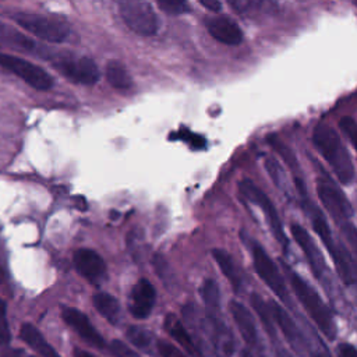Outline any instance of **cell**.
Listing matches in <instances>:
<instances>
[{"mask_svg":"<svg viewBox=\"0 0 357 357\" xmlns=\"http://www.w3.org/2000/svg\"><path fill=\"white\" fill-rule=\"evenodd\" d=\"M305 332V349L310 357H331V353L325 344V342L321 339V336L317 333V331L310 325H304Z\"/></svg>","mask_w":357,"mask_h":357,"instance_id":"cell-22","label":"cell"},{"mask_svg":"<svg viewBox=\"0 0 357 357\" xmlns=\"http://www.w3.org/2000/svg\"><path fill=\"white\" fill-rule=\"evenodd\" d=\"M283 268L286 271V275L289 278V282L291 284V289L296 297L298 298L304 310L308 312L310 318L314 321L317 328L329 340H333L336 337L337 329L329 307L322 301L319 294L304 279H301L290 266L284 264Z\"/></svg>","mask_w":357,"mask_h":357,"instance_id":"cell-2","label":"cell"},{"mask_svg":"<svg viewBox=\"0 0 357 357\" xmlns=\"http://www.w3.org/2000/svg\"><path fill=\"white\" fill-rule=\"evenodd\" d=\"M152 262H153V266H155V272L158 273V276L160 278V280L165 282L166 286H167V282H169V280L173 282V279H172V278H173V273H172V271H170V266H169V264L166 262V259H165L162 255L156 254V255L153 257Z\"/></svg>","mask_w":357,"mask_h":357,"instance_id":"cell-29","label":"cell"},{"mask_svg":"<svg viewBox=\"0 0 357 357\" xmlns=\"http://www.w3.org/2000/svg\"><path fill=\"white\" fill-rule=\"evenodd\" d=\"M106 79L117 91H127L132 86V79L130 73L117 60H110L106 64Z\"/></svg>","mask_w":357,"mask_h":357,"instance_id":"cell-21","label":"cell"},{"mask_svg":"<svg viewBox=\"0 0 357 357\" xmlns=\"http://www.w3.org/2000/svg\"><path fill=\"white\" fill-rule=\"evenodd\" d=\"M205 24L209 35L223 45L236 46L240 45L243 40V31L236 21L226 15L212 17L206 20Z\"/></svg>","mask_w":357,"mask_h":357,"instance_id":"cell-15","label":"cell"},{"mask_svg":"<svg viewBox=\"0 0 357 357\" xmlns=\"http://www.w3.org/2000/svg\"><path fill=\"white\" fill-rule=\"evenodd\" d=\"M110 351L116 357H139L134 350H131L127 344H124L121 340H113L110 343Z\"/></svg>","mask_w":357,"mask_h":357,"instance_id":"cell-34","label":"cell"},{"mask_svg":"<svg viewBox=\"0 0 357 357\" xmlns=\"http://www.w3.org/2000/svg\"><path fill=\"white\" fill-rule=\"evenodd\" d=\"M212 255H213V259L216 261V264L219 265L222 273L230 282L231 287L236 291H240L241 286H243V279H241V275H240L231 255L227 251L222 250V248H215L212 251Z\"/></svg>","mask_w":357,"mask_h":357,"instance_id":"cell-19","label":"cell"},{"mask_svg":"<svg viewBox=\"0 0 357 357\" xmlns=\"http://www.w3.org/2000/svg\"><path fill=\"white\" fill-rule=\"evenodd\" d=\"M163 328L170 335V337L177 344H180L188 354H191L192 357H202V353H201L199 347L194 343L188 331L184 328L183 322L174 314H167L165 317Z\"/></svg>","mask_w":357,"mask_h":357,"instance_id":"cell-17","label":"cell"},{"mask_svg":"<svg viewBox=\"0 0 357 357\" xmlns=\"http://www.w3.org/2000/svg\"><path fill=\"white\" fill-rule=\"evenodd\" d=\"M119 11L126 25L137 35L152 36L159 31V18L146 0H119Z\"/></svg>","mask_w":357,"mask_h":357,"instance_id":"cell-3","label":"cell"},{"mask_svg":"<svg viewBox=\"0 0 357 357\" xmlns=\"http://www.w3.org/2000/svg\"><path fill=\"white\" fill-rule=\"evenodd\" d=\"M178 137H180V139H183L191 148H195V149H202L206 145V141H205L204 137H201V135H198L195 132H191L188 130H180Z\"/></svg>","mask_w":357,"mask_h":357,"instance_id":"cell-33","label":"cell"},{"mask_svg":"<svg viewBox=\"0 0 357 357\" xmlns=\"http://www.w3.org/2000/svg\"><path fill=\"white\" fill-rule=\"evenodd\" d=\"M74 265L77 271L89 282L98 283L106 273V265L102 257L89 248H79L74 252Z\"/></svg>","mask_w":357,"mask_h":357,"instance_id":"cell-14","label":"cell"},{"mask_svg":"<svg viewBox=\"0 0 357 357\" xmlns=\"http://www.w3.org/2000/svg\"><path fill=\"white\" fill-rule=\"evenodd\" d=\"M312 142L337 180L342 184H350L354 180V165L339 134L326 124H318L312 131Z\"/></svg>","mask_w":357,"mask_h":357,"instance_id":"cell-1","label":"cell"},{"mask_svg":"<svg viewBox=\"0 0 357 357\" xmlns=\"http://www.w3.org/2000/svg\"><path fill=\"white\" fill-rule=\"evenodd\" d=\"M201 296L206 307V312H218L220 307L219 286L213 279H206L201 287Z\"/></svg>","mask_w":357,"mask_h":357,"instance_id":"cell-26","label":"cell"},{"mask_svg":"<svg viewBox=\"0 0 357 357\" xmlns=\"http://www.w3.org/2000/svg\"><path fill=\"white\" fill-rule=\"evenodd\" d=\"M202 7H205L206 10L212 11V13H218L220 11V1L219 0H198Z\"/></svg>","mask_w":357,"mask_h":357,"instance_id":"cell-37","label":"cell"},{"mask_svg":"<svg viewBox=\"0 0 357 357\" xmlns=\"http://www.w3.org/2000/svg\"><path fill=\"white\" fill-rule=\"evenodd\" d=\"M127 339L130 340L131 344H134L135 347H138L139 350L145 351V353H152V347H153V336L149 331L141 328V326H130L127 329Z\"/></svg>","mask_w":357,"mask_h":357,"instance_id":"cell-25","label":"cell"},{"mask_svg":"<svg viewBox=\"0 0 357 357\" xmlns=\"http://www.w3.org/2000/svg\"><path fill=\"white\" fill-rule=\"evenodd\" d=\"M0 67L13 73L38 91H47L53 85V78L49 75V73L22 57L0 53Z\"/></svg>","mask_w":357,"mask_h":357,"instance_id":"cell-8","label":"cell"},{"mask_svg":"<svg viewBox=\"0 0 357 357\" xmlns=\"http://www.w3.org/2000/svg\"><path fill=\"white\" fill-rule=\"evenodd\" d=\"M227 3L231 6L234 11L240 14H245L261 7L264 0H227Z\"/></svg>","mask_w":357,"mask_h":357,"instance_id":"cell-31","label":"cell"},{"mask_svg":"<svg viewBox=\"0 0 357 357\" xmlns=\"http://www.w3.org/2000/svg\"><path fill=\"white\" fill-rule=\"evenodd\" d=\"M20 336L21 339L32 347L39 356L42 357H61L40 335V332L31 324H22L20 328Z\"/></svg>","mask_w":357,"mask_h":357,"instance_id":"cell-18","label":"cell"},{"mask_svg":"<svg viewBox=\"0 0 357 357\" xmlns=\"http://www.w3.org/2000/svg\"><path fill=\"white\" fill-rule=\"evenodd\" d=\"M156 347L162 357H187L181 350H178L176 346H173L165 340H159L156 343Z\"/></svg>","mask_w":357,"mask_h":357,"instance_id":"cell-35","label":"cell"},{"mask_svg":"<svg viewBox=\"0 0 357 357\" xmlns=\"http://www.w3.org/2000/svg\"><path fill=\"white\" fill-rule=\"evenodd\" d=\"M269 307L272 311L273 321L276 322L279 329L283 332L287 343L291 346L296 354H298L300 357H304L307 354L304 332L300 331V328L296 325L293 318L287 314V311L280 304H278L276 301H271Z\"/></svg>","mask_w":357,"mask_h":357,"instance_id":"cell-10","label":"cell"},{"mask_svg":"<svg viewBox=\"0 0 357 357\" xmlns=\"http://www.w3.org/2000/svg\"><path fill=\"white\" fill-rule=\"evenodd\" d=\"M93 305L98 310V312L105 319H107L110 324H113V325L119 324L120 317H121V310H120V304L116 297H113L107 293L99 291L93 296Z\"/></svg>","mask_w":357,"mask_h":357,"instance_id":"cell-20","label":"cell"},{"mask_svg":"<svg viewBox=\"0 0 357 357\" xmlns=\"http://www.w3.org/2000/svg\"><path fill=\"white\" fill-rule=\"evenodd\" d=\"M231 317L240 331V335L243 340L250 346V347H257L258 344V333H257V326L254 322V318L250 312V310L241 304L237 300H233L229 305Z\"/></svg>","mask_w":357,"mask_h":357,"instance_id":"cell-16","label":"cell"},{"mask_svg":"<svg viewBox=\"0 0 357 357\" xmlns=\"http://www.w3.org/2000/svg\"><path fill=\"white\" fill-rule=\"evenodd\" d=\"M251 304H252V307H254V311L258 314V317H259V319L262 321V324H264V328H265V331L268 332V335L271 336V337H275V321H273V317H272V311H271V307H269V304H266L264 300H262V297L259 296V294H257V293H252L251 294Z\"/></svg>","mask_w":357,"mask_h":357,"instance_id":"cell-24","label":"cell"},{"mask_svg":"<svg viewBox=\"0 0 357 357\" xmlns=\"http://www.w3.org/2000/svg\"><path fill=\"white\" fill-rule=\"evenodd\" d=\"M342 233H343V237L346 238L347 244L350 245V250L353 252V261H354V269H356V284L357 286V227L350 223V222H346L343 225L339 226Z\"/></svg>","mask_w":357,"mask_h":357,"instance_id":"cell-27","label":"cell"},{"mask_svg":"<svg viewBox=\"0 0 357 357\" xmlns=\"http://www.w3.org/2000/svg\"><path fill=\"white\" fill-rule=\"evenodd\" d=\"M155 300H156V291L153 284L145 278L139 279L132 286V290L130 294L128 308L131 315L137 319L146 318L155 305Z\"/></svg>","mask_w":357,"mask_h":357,"instance_id":"cell-13","label":"cell"},{"mask_svg":"<svg viewBox=\"0 0 357 357\" xmlns=\"http://www.w3.org/2000/svg\"><path fill=\"white\" fill-rule=\"evenodd\" d=\"M275 357H291L290 353L282 347H276V351H275Z\"/></svg>","mask_w":357,"mask_h":357,"instance_id":"cell-40","label":"cell"},{"mask_svg":"<svg viewBox=\"0 0 357 357\" xmlns=\"http://www.w3.org/2000/svg\"><path fill=\"white\" fill-rule=\"evenodd\" d=\"M243 357H254V356H252V353H250L248 350H244V351H243Z\"/></svg>","mask_w":357,"mask_h":357,"instance_id":"cell-41","label":"cell"},{"mask_svg":"<svg viewBox=\"0 0 357 357\" xmlns=\"http://www.w3.org/2000/svg\"><path fill=\"white\" fill-rule=\"evenodd\" d=\"M13 20L22 29L46 42L60 43L68 36V26L56 18L31 13H17L13 15Z\"/></svg>","mask_w":357,"mask_h":357,"instance_id":"cell-4","label":"cell"},{"mask_svg":"<svg viewBox=\"0 0 357 357\" xmlns=\"http://www.w3.org/2000/svg\"><path fill=\"white\" fill-rule=\"evenodd\" d=\"M61 317L64 319V322L81 337L84 339L86 343H89L93 347L102 349L105 347V340L100 336V333L95 329V326L91 324V321L88 319V317L77 310V308H71V307H66L63 308Z\"/></svg>","mask_w":357,"mask_h":357,"instance_id":"cell-12","label":"cell"},{"mask_svg":"<svg viewBox=\"0 0 357 357\" xmlns=\"http://www.w3.org/2000/svg\"><path fill=\"white\" fill-rule=\"evenodd\" d=\"M74 357H95L93 354L85 351V350H81V349H74Z\"/></svg>","mask_w":357,"mask_h":357,"instance_id":"cell-39","label":"cell"},{"mask_svg":"<svg viewBox=\"0 0 357 357\" xmlns=\"http://www.w3.org/2000/svg\"><path fill=\"white\" fill-rule=\"evenodd\" d=\"M290 231H291L296 243L298 244V247L304 252L305 259H307V262L311 268V272L314 273V276L317 279L322 280L324 275L326 272V264H325L322 252L319 251L314 238L310 236V233L303 226H300L297 223H293L290 226Z\"/></svg>","mask_w":357,"mask_h":357,"instance_id":"cell-11","label":"cell"},{"mask_svg":"<svg viewBox=\"0 0 357 357\" xmlns=\"http://www.w3.org/2000/svg\"><path fill=\"white\" fill-rule=\"evenodd\" d=\"M155 1L167 14L178 15L188 11V6L185 0H155Z\"/></svg>","mask_w":357,"mask_h":357,"instance_id":"cell-28","label":"cell"},{"mask_svg":"<svg viewBox=\"0 0 357 357\" xmlns=\"http://www.w3.org/2000/svg\"><path fill=\"white\" fill-rule=\"evenodd\" d=\"M11 340V332L6 317V303L0 300V344H8Z\"/></svg>","mask_w":357,"mask_h":357,"instance_id":"cell-32","label":"cell"},{"mask_svg":"<svg viewBox=\"0 0 357 357\" xmlns=\"http://www.w3.org/2000/svg\"><path fill=\"white\" fill-rule=\"evenodd\" d=\"M317 194L321 204L339 226L350 222V218L353 216V206L344 192L329 177L321 176L317 180Z\"/></svg>","mask_w":357,"mask_h":357,"instance_id":"cell-6","label":"cell"},{"mask_svg":"<svg viewBox=\"0 0 357 357\" xmlns=\"http://www.w3.org/2000/svg\"><path fill=\"white\" fill-rule=\"evenodd\" d=\"M265 169L271 177V180L273 181V184L286 195L291 194L290 190V184L286 176V172L283 170V167L280 166V163L275 159V158H266L265 159Z\"/></svg>","mask_w":357,"mask_h":357,"instance_id":"cell-23","label":"cell"},{"mask_svg":"<svg viewBox=\"0 0 357 357\" xmlns=\"http://www.w3.org/2000/svg\"><path fill=\"white\" fill-rule=\"evenodd\" d=\"M336 357H357V347L350 343H342L336 349Z\"/></svg>","mask_w":357,"mask_h":357,"instance_id":"cell-36","label":"cell"},{"mask_svg":"<svg viewBox=\"0 0 357 357\" xmlns=\"http://www.w3.org/2000/svg\"><path fill=\"white\" fill-rule=\"evenodd\" d=\"M238 190L247 201H250L251 204H255L257 206L261 208V211L264 212V215L266 218V222L269 225V229H271L273 237L286 250L289 245V240L284 234L280 218H279L278 211H276L273 202L271 201V198L254 181H251L248 178H244L238 183Z\"/></svg>","mask_w":357,"mask_h":357,"instance_id":"cell-5","label":"cell"},{"mask_svg":"<svg viewBox=\"0 0 357 357\" xmlns=\"http://www.w3.org/2000/svg\"><path fill=\"white\" fill-rule=\"evenodd\" d=\"M59 71L75 84L93 85L99 79V68L88 57H67L57 63Z\"/></svg>","mask_w":357,"mask_h":357,"instance_id":"cell-9","label":"cell"},{"mask_svg":"<svg viewBox=\"0 0 357 357\" xmlns=\"http://www.w3.org/2000/svg\"><path fill=\"white\" fill-rule=\"evenodd\" d=\"M1 357H33L22 350H17V349H10V350H6Z\"/></svg>","mask_w":357,"mask_h":357,"instance_id":"cell-38","label":"cell"},{"mask_svg":"<svg viewBox=\"0 0 357 357\" xmlns=\"http://www.w3.org/2000/svg\"><path fill=\"white\" fill-rule=\"evenodd\" d=\"M339 126H340L342 131L346 134V137L350 139V142L357 153V123L351 117H343L339 121Z\"/></svg>","mask_w":357,"mask_h":357,"instance_id":"cell-30","label":"cell"},{"mask_svg":"<svg viewBox=\"0 0 357 357\" xmlns=\"http://www.w3.org/2000/svg\"><path fill=\"white\" fill-rule=\"evenodd\" d=\"M251 254L255 272L262 279V282L275 293L276 297H279L284 304L290 305V294L286 287L284 279L279 268L268 255V252L258 243H252Z\"/></svg>","mask_w":357,"mask_h":357,"instance_id":"cell-7","label":"cell"}]
</instances>
